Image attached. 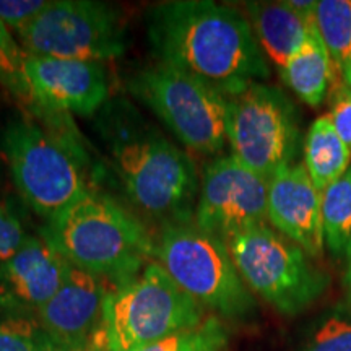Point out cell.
I'll use <instances>...</instances> for the list:
<instances>
[{
  "label": "cell",
  "mask_w": 351,
  "mask_h": 351,
  "mask_svg": "<svg viewBox=\"0 0 351 351\" xmlns=\"http://www.w3.org/2000/svg\"><path fill=\"white\" fill-rule=\"evenodd\" d=\"M147 34L158 62L191 73L228 98L270 77L249 20L210 0H171L147 13Z\"/></svg>",
  "instance_id": "obj_1"
},
{
  "label": "cell",
  "mask_w": 351,
  "mask_h": 351,
  "mask_svg": "<svg viewBox=\"0 0 351 351\" xmlns=\"http://www.w3.org/2000/svg\"><path fill=\"white\" fill-rule=\"evenodd\" d=\"M111 165L138 212L169 223H194L200 181L192 158L142 119L130 104L109 106L101 119Z\"/></svg>",
  "instance_id": "obj_2"
},
{
  "label": "cell",
  "mask_w": 351,
  "mask_h": 351,
  "mask_svg": "<svg viewBox=\"0 0 351 351\" xmlns=\"http://www.w3.org/2000/svg\"><path fill=\"white\" fill-rule=\"evenodd\" d=\"M0 155L21 199L44 221L88 191V155L69 114L13 117L0 130Z\"/></svg>",
  "instance_id": "obj_3"
},
{
  "label": "cell",
  "mask_w": 351,
  "mask_h": 351,
  "mask_svg": "<svg viewBox=\"0 0 351 351\" xmlns=\"http://www.w3.org/2000/svg\"><path fill=\"white\" fill-rule=\"evenodd\" d=\"M39 236L70 265L114 288L140 275L153 257V238L143 223L111 197L88 191L44 223Z\"/></svg>",
  "instance_id": "obj_4"
},
{
  "label": "cell",
  "mask_w": 351,
  "mask_h": 351,
  "mask_svg": "<svg viewBox=\"0 0 351 351\" xmlns=\"http://www.w3.org/2000/svg\"><path fill=\"white\" fill-rule=\"evenodd\" d=\"M153 258L217 317L249 320L257 314L256 298L241 278L228 244L194 223L161 225L153 238Z\"/></svg>",
  "instance_id": "obj_5"
},
{
  "label": "cell",
  "mask_w": 351,
  "mask_h": 351,
  "mask_svg": "<svg viewBox=\"0 0 351 351\" xmlns=\"http://www.w3.org/2000/svg\"><path fill=\"white\" fill-rule=\"evenodd\" d=\"M205 309L173 282L156 261L108 293L99 351H135L173 333L199 327Z\"/></svg>",
  "instance_id": "obj_6"
},
{
  "label": "cell",
  "mask_w": 351,
  "mask_h": 351,
  "mask_svg": "<svg viewBox=\"0 0 351 351\" xmlns=\"http://www.w3.org/2000/svg\"><path fill=\"white\" fill-rule=\"evenodd\" d=\"M127 88L189 150L212 156L225 148L230 98L217 88L161 62L137 70Z\"/></svg>",
  "instance_id": "obj_7"
},
{
  "label": "cell",
  "mask_w": 351,
  "mask_h": 351,
  "mask_svg": "<svg viewBox=\"0 0 351 351\" xmlns=\"http://www.w3.org/2000/svg\"><path fill=\"white\" fill-rule=\"evenodd\" d=\"M226 244L245 287L287 317L306 313L330 287L327 271L274 228H252Z\"/></svg>",
  "instance_id": "obj_8"
},
{
  "label": "cell",
  "mask_w": 351,
  "mask_h": 351,
  "mask_svg": "<svg viewBox=\"0 0 351 351\" xmlns=\"http://www.w3.org/2000/svg\"><path fill=\"white\" fill-rule=\"evenodd\" d=\"M226 134L231 155L270 181L295 165L301 147L300 111L280 88L254 83L230 98Z\"/></svg>",
  "instance_id": "obj_9"
},
{
  "label": "cell",
  "mask_w": 351,
  "mask_h": 351,
  "mask_svg": "<svg viewBox=\"0 0 351 351\" xmlns=\"http://www.w3.org/2000/svg\"><path fill=\"white\" fill-rule=\"evenodd\" d=\"M26 56L101 62L129 47L127 25L111 3L54 0L19 33Z\"/></svg>",
  "instance_id": "obj_10"
},
{
  "label": "cell",
  "mask_w": 351,
  "mask_h": 351,
  "mask_svg": "<svg viewBox=\"0 0 351 351\" xmlns=\"http://www.w3.org/2000/svg\"><path fill=\"white\" fill-rule=\"evenodd\" d=\"M267 179L236 156H219L202 174L194 225L228 243L239 232L267 225Z\"/></svg>",
  "instance_id": "obj_11"
},
{
  "label": "cell",
  "mask_w": 351,
  "mask_h": 351,
  "mask_svg": "<svg viewBox=\"0 0 351 351\" xmlns=\"http://www.w3.org/2000/svg\"><path fill=\"white\" fill-rule=\"evenodd\" d=\"M25 77L29 108L88 117L108 101L106 69L101 62L26 56Z\"/></svg>",
  "instance_id": "obj_12"
},
{
  "label": "cell",
  "mask_w": 351,
  "mask_h": 351,
  "mask_svg": "<svg viewBox=\"0 0 351 351\" xmlns=\"http://www.w3.org/2000/svg\"><path fill=\"white\" fill-rule=\"evenodd\" d=\"M70 263L43 236H28L19 251L0 263V313L38 319L62 287Z\"/></svg>",
  "instance_id": "obj_13"
},
{
  "label": "cell",
  "mask_w": 351,
  "mask_h": 351,
  "mask_svg": "<svg viewBox=\"0 0 351 351\" xmlns=\"http://www.w3.org/2000/svg\"><path fill=\"white\" fill-rule=\"evenodd\" d=\"M106 283L70 265L62 287L38 315L51 340L62 351H98Z\"/></svg>",
  "instance_id": "obj_14"
},
{
  "label": "cell",
  "mask_w": 351,
  "mask_h": 351,
  "mask_svg": "<svg viewBox=\"0 0 351 351\" xmlns=\"http://www.w3.org/2000/svg\"><path fill=\"white\" fill-rule=\"evenodd\" d=\"M267 213L274 230L311 258L322 256V192L311 181L304 165H289L270 179Z\"/></svg>",
  "instance_id": "obj_15"
},
{
  "label": "cell",
  "mask_w": 351,
  "mask_h": 351,
  "mask_svg": "<svg viewBox=\"0 0 351 351\" xmlns=\"http://www.w3.org/2000/svg\"><path fill=\"white\" fill-rule=\"evenodd\" d=\"M245 10L263 56L280 72L306 41L314 16L304 19L287 2H247Z\"/></svg>",
  "instance_id": "obj_16"
},
{
  "label": "cell",
  "mask_w": 351,
  "mask_h": 351,
  "mask_svg": "<svg viewBox=\"0 0 351 351\" xmlns=\"http://www.w3.org/2000/svg\"><path fill=\"white\" fill-rule=\"evenodd\" d=\"M280 77L307 106L317 108L330 95L335 83V69L317 32L315 19L311 21L306 41L280 70Z\"/></svg>",
  "instance_id": "obj_17"
},
{
  "label": "cell",
  "mask_w": 351,
  "mask_h": 351,
  "mask_svg": "<svg viewBox=\"0 0 351 351\" xmlns=\"http://www.w3.org/2000/svg\"><path fill=\"white\" fill-rule=\"evenodd\" d=\"M351 166V150L328 116H320L311 124L304 140V168L314 186L324 192L339 181Z\"/></svg>",
  "instance_id": "obj_18"
},
{
  "label": "cell",
  "mask_w": 351,
  "mask_h": 351,
  "mask_svg": "<svg viewBox=\"0 0 351 351\" xmlns=\"http://www.w3.org/2000/svg\"><path fill=\"white\" fill-rule=\"evenodd\" d=\"M315 26L335 69V82L351 88V0H319Z\"/></svg>",
  "instance_id": "obj_19"
},
{
  "label": "cell",
  "mask_w": 351,
  "mask_h": 351,
  "mask_svg": "<svg viewBox=\"0 0 351 351\" xmlns=\"http://www.w3.org/2000/svg\"><path fill=\"white\" fill-rule=\"evenodd\" d=\"M324 241L335 261H351V166L322 192Z\"/></svg>",
  "instance_id": "obj_20"
},
{
  "label": "cell",
  "mask_w": 351,
  "mask_h": 351,
  "mask_svg": "<svg viewBox=\"0 0 351 351\" xmlns=\"http://www.w3.org/2000/svg\"><path fill=\"white\" fill-rule=\"evenodd\" d=\"M230 332L217 315L207 317L199 327L189 328L135 351H226Z\"/></svg>",
  "instance_id": "obj_21"
},
{
  "label": "cell",
  "mask_w": 351,
  "mask_h": 351,
  "mask_svg": "<svg viewBox=\"0 0 351 351\" xmlns=\"http://www.w3.org/2000/svg\"><path fill=\"white\" fill-rule=\"evenodd\" d=\"M300 351H351V309L339 302L311 328Z\"/></svg>",
  "instance_id": "obj_22"
},
{
  "label": "cell",
  "mask_w": 351,
  "mask_h": 351,
  "mask_svg": "<svg viewBox=\"0 0 351 351\" xmlns=\"http://www.w3.org/2000/svg\"><path fill=\"white\" fill-rule=\"evenodd\" d=\"M25 51L0 21V86L26 108L32 106L28 82L25 77Z\"/></svg>",
  "instance_id": "obj_23"
},
{
  "label": "cell",
  "mask_w": 351,
  "mask_h": 351,
  "mask_svg": "<svg viewBox=\"0 0 351 351\" xmlns=\"http://www.w3.org/2000/svg\"><path fill=\"white\" fill-rule=\"evenodd\" d=\"M0 351H62L38 319L3 317L0 320Z\"/></svg>",
  "instance_id": "obj_24"
},
{
  "label": "cell",
  "mask_w": 351,
  "mask_h": 351,
  "mask_svg": "<svg viewBox=\"0 0 351 351\" xmlns=\"http://www.w3.org/2000/svg\"><path fill=\"white\" fill-rule=\"evenodd\" d=\"M49 0H0V21L21 33L47 7Z\"/></svg>",
  "instance_id": "obj_25"
},
{
  "label": "cell",
  "mask_w": 351,
  "mask_h": 351,
  "mask_svg": "<svg viewBox=\"0 0 351 351\" xmlns=\"http://www.w3.org/2000/svg\"><path fill=\"white\" fill-rule=\"evenodd\" d=\"M28 236L19 215L0 202V263L19 251Z\"/></svg>",
  "instance_id": "obj_26"
},
{
  "label": "cell",
  "mask_w": 351,
  "mask_h": 351,
  "mask_svg": "<svg viewBox=\"0 0 351 351\" xmlns=\"http://www.w3.org/2000/svg\"><path fill=\"white\" fill-rule=\"evenodd\" d=\"M332 104L327 114L333 129L351 150V88L345 83L335 82L330 91Z\"/></svg>",
  "instance_id": "obj_27"
},
{
  "label": "cell",
  "mask_w": 351,
  "mask_h": 351,
  "mask_svg": "<svg viewBox=\"0 0 351 351\" xmlns=\"http://www.w3.org/2000/svg\"><path fill=\"white\" fill-rule=\"evenodd\" d=\"M341 283H343V291H345V298L341 302H343L348 309H351V261L346 263V269H345Z\"/></svg>",
  "instance_id": "obj_28"
}]
</instances>
